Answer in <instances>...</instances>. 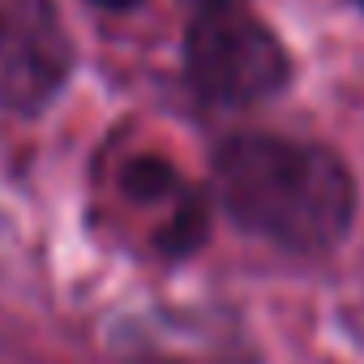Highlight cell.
<instances>
[{
    "label": "cell",
    "instance_id": "4",
    "mask_svg": "<svg viewBox=\"0 0 364 364\" xmlns=\"http://www.w3.org/2000/svg\"><path fill=\"white\" fill-rule=\"evenodd\" d=\"M206 240V202L198 193H185V202H180L171 210V219L159 228V253L163 257H189L198 245Z\"/></svg>",
    "mask_w": 364,
    "mask_h": 364
},
{
    "label": "cell",
    "instance_id": "8",
    "mask_svg": "<svg viewBox=\"0 0 364 364\" xmlns=\"http://www.w3.org/2000/svg\"><path fill=\"white\" fill-rule=\"evenodd\" d=\"M360 5H364V0H360Z\"/></svg>",
    "mask_w": 364,
    "mask_h": 364
},
{
    "label": "cell",
    "instance_id": "6",
    "mask_svg": "<svg viewBox=\"0 0 364 364\" xmlns=\"http://www.w3.org/2000/svg\"><path fill=\"white\" fill-rule=\"evenodd\" d=\"M90 5H103V9H133L137 0H90Z\"/></svg>",
    "mask_w": 364,
    "mask_h": 364
},
{
    "label": "cell",
    "instance_id": "2",
    "mask_svg": "<svg viewBox=\"0 0 364 364\" xmlns=\"http://www.w3.org/2000/svg\"><path fill=\"white\" fill-rule=\"evenodd\" d=\"M185 69L202 99L245 107L283 90L291 60L279 35L249 9L236 0H210L185 35Z\"/></svg>",
    "mask_w": 364,
    "mask_h": 364
},
{
    "label": "cell",
    "instance_id": "7",
    "mask_svg": "<svg viewBox=\"0 0 364 364\" xmlns=\"http://www.w3.org/2000/svg\"><path fill=\"white\" fill-rule=\"evenodd\" d=\"M206 5H210V0H206Z\"/></svg>",
    "mask_w": 364,
    "mask_h": 364
},
{
    "label": "cell",
    "instance_id": "1",
    "mask_svg": "<svg viewBox=\"0 0 364 364\" xmlns=\"http://www.w3.org/2000/svg\"><path fill=\"white\" fill-rule=\"evenodd\" d=\"M215 185L228 215L283 249L326 253L355 219L347 163L313 141L240 133L215 154Z\"/></svg>",
    "mask_w": 364,
    "mask_h": 364
},
{
    "label": "cell",
    "instance_id": "3",
    "mask_svg": "<svg viewBox=\"0 0 364 364\" xmlns=\"http://www.w3.org/2000/svg\"><path fill=\"white\" fill-rule=\"evenodd\" d=\"M69 69L73 43L52 0H0V107H48Z\"/></svg>",
    "mask_w": 364,
    "mask_h": 364
},
{
    "label": "cell",
    "instance_id": "5",
    "mask_svg": "<svg viewBox=\"0 0 364 364\" xmlns=\"http://www.w3.org/2000/svg\"><path fill=\"white\" fill-rule=\"evenodd\" d=\"M124 193L133 202H159V198H171L180 193V176L167 159L159 154H141L124 167Z\"/></svg>",
    "mask_w": 364,
    "mask_h": 364
}]
</instances>
